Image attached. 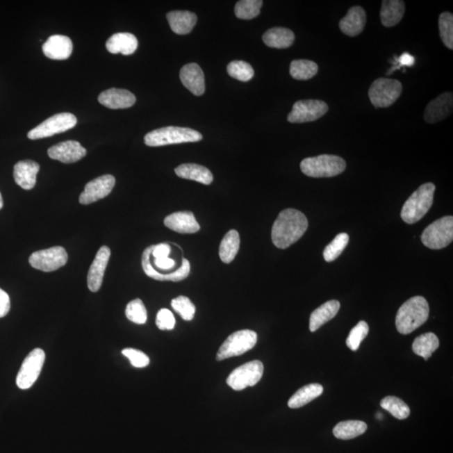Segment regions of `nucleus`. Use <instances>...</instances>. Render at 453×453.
I'll use <instances>...</instances> for the list:
<instances>
[{
    "mask_svg": "<svg viewBox=\"0 0 453 453\" xmlns=\"http://www.w3.org/2000/svg\"><path fill=\"white\" fill-rule=\"evenodd\" d=\"M172 246L171 242H161L145 250L142 267L149 277L156 281L177 282L189 276V261L183 257V252L173 254Z\"/></svg>",
    "mask_w": 453,
    "mask_h": 453,
    "instance_id": "nucleus-1",
    "label": "nucleus"
},
{
    "mask_svg": "<svg viewBox=\"0 0 453 453\" xmlns=\"http://www.w3.org/2000/svg\"><path fill=\"white\" fill-rule=\"evenodd\" d=\"M308 221L302 212L297 209L283 210L274 221L271 238L279 249H287L304 236Z\"/></svg>",
    "mask_w": 453,
    "mask_h": 453,
    "instance_id": "nucleus-2",
    "label": "nucleus"
},
{
    "mask_svg": "<svg viewBox=\"0 0 453 453\" xmlns=\"http://www.w3.org/2000/svg\"><path fill=\"white\" fill-rule=\"evenodd\" d=\"M428 303L422 297L409 299L400 307L395 318V326L400 333L407 335L418 329L429 318Z\"/></svg>",
    "mask_w": 453,
    "mask_h": 453,
    "instance_id": "nucleus-3",
    "label": "nucleus"
},
{
    "mask_svg": "<svg viewBox=\"0 0 453 453\" xmlns=\"http://www.w3.org/2000/svg\"><path fill=\"white\" fill-rule=\"evenodd\" d=\"M436 186L426 183L420 186L404 202L402 218L408 224H415L426 215L434 204Z\"/></svg>",
    "mask_w": 453,
    "mask_h": 453,
    "instance_id": "nucleus-4",
    "label": "nucleus"
},
{
    "mask_svg": "<svg viewBox=\"0 0 453 453\" xmlns=\"http://www.w3.org/2000/svg\"><path fill=\"white\" fill-rule=\"evenodd\" d=\"M202 140L201 133L190 128L168 126L155 129L145 136V143L148 147H157L164 145L189 142H198Z\"/></svg>",
    "mask_w": 453,
    "mask_h": 453,
    "instance_id": "nucleus-5",
    "label": "nucleus"
},
{
    "mask_svg": "<svg viewBox=\"0 0 453 453\" xmlns=\"http://www.w3.org/2000/svg\"><path fill=\"white\" fill-rule=\"evenodd\" d=\"M345 160L333 155L306 158L301 163L302 172L307 176L314 178L336 176L345 172Z\"/></svg>",
    "mask_w": 453,
    "mask_h": 453,
    "instance_id": "nucleus-6",
    "label": "nucleus"
},
{
    "mask_svg": "<svg viewBox=\"0 0 453 453\" xmlns=\"http://www.w3.org/2000/svg\"><path fill=\"white\" fill-rule=\"evenodd\" d=\"M257 339V333L252 330L236 331L225 340L218 349L216 358L217 361L247 353L256 346Z\"/></svg>",
    "mask_w": 453,
    "mask_h": 453,
    "instance_id": "nucleus-7",
    "label": "nucleus"
},
{
    "mask_svg": "<svg viewBox=\"0 0 453 453\" xmlns=\"http://www.w3.org/2000/svg\"><path fill=\"white\" fill-rule=\"evenodd\" d=\"M453 240V217L447 216L432 222L422 234L423 245L431 249L446 248Z\"/></svg>",
    "mask_w": 453,
    "mask_h": 453,
    "instance_id": "nucleus-8",
    "label": "nucleus"
},
{
    "mask_svg": "<svg viewBox=\"0 0 453 453\" xmlns=\"http://www.w3.org/2000/svg\"><path fill=\"white\" fill-rule=\"evenodd\" d=\"M402 89V84L398 80L378 79L369 89L370 99L376 108H388L400 98Z\"/></svg>",
    "mask_w": 453,
    "mask_h": 453,
    "instance_id": "nucleus-9",
    "label": "nucleus"
},
{
    "mask_svg": "<svg viewBox=\"0 0 453 453\" xmlns=\"http://www.w3.org/2000/svg\"><path fill=\"white\" fill-rule=\"evenodd\" d=\"M78 123L76 116L71 113H60L50 117L43 123L28 133L30 140H39L51 137L56 133L66 132L76 126Z\"/></svg>",
    "mask_w": 453,
    "mask_h": 453,
    "instance_id": "nucleus-10",
    "label": "nucleus"
},
{
    "mask_svg": "<svg viewBox=\"0 0 453 453\" xmlns=\"http://www.w3.org/2000/svg\"><path fill=\"white\" fill-rule=\"evenodd\" d=\"M263 374L264 365L258 360H254L234 370L226 379V384L234 390H242L247 387L256 386L261 379Z\"/></svg>",
    "mask_w": 453,
    "mask_h": 453,
    "instance_id": "nucleus-11",
    "label": "nucleus"
},
{
    "mask_svg": "<svg viewBox=\"0 0 453 453\" xmlns=\"http://www.w3.org/2000/svg\"><path fill=\"white\" fill-rule=\"evenodd\" d=\"M44 360L46 354L42 349H35L28 354L16 378L19 389L28 390L33 386L42 372Z\"/></svg>",
    "mask_w": 453,
    "mask_h": 453,
    "instance_id": "nucleus-12",
    "label": "nucleus"
},
{
    "mask_svg": "<svg viewBox=\"0 0 453 453\" xmlns=\"http://www.w3.org/2000/svg\"><path fill=\"white\" fill-rule=\"evenodd\" d=\"M329 111V105L324 101L307 99L297 101L293 105V110L287 117V120L293 124L313 122Z\"/></svg>",
    "mask_w": 453,
    "mask_h": 453,
    "instance_id": "nucleus-13",
    "label": "nucleus"
},
{
    "mask_svg": "<svg viewBox=\"0 0 453 453\" xmlns=\"http://www.w3.org/2000/svg\"><path fill=\"white\" fill-rule=\"evenodd\" d=\"M68 260L66 249L62 246H55L52 248L40 250L31 254L29 262L33 268L51 272L67 264Z\"/></svg>",
    "mask_w": 453,
    "mask_h": 453,
    "instance_id": "nucleus-14",
    "label": "nucleus"
},
{
    "mask_svg": "<svg viewBox=\"0 0 453 453\" xmlns=\"http://www.w3.org/2000/svg\"><path fill=\"white\" fill-rule=\"evenodd\" d=\"M115 185V178L112 175H104L96 178L85 187L84 191L79 197L80 204L88 205L103 199L110 194Z\"/></svg>",
    "mask_w": 453,
    "mask_h": 453,
    "instance_id": "nucleus-15",
    "label": "nucleus"
},
{
    "mask_svg": "<svg viewBox=\"0 0 453 453\" xmlns=\"http://www.w3.org/2000/svg\"><path fill=\"white\" fill-rule=\"evenodd\" d=\"M86 155V149L75 140L65 141L48 149V156L51 159L59 160L65 164L76 163Z\"/></svg>",
    "mask_w": 453,
    "mask_h": 453,
    "instance_id": "nucleus-16",
    "label": "nucleus"
},
{
    "mask_svg": "<svg viewBox=\"0 0 453 453\" xmlns=\"http://www.w3.org/2000/svg\"><path fill=\"white\" fill-rule=\"evenodd\" d=\"M452 92H444L429 103L424 113V120L429 124L438 123L452 115Z\"/></svg>",
    "mask_w": 453,
    "mask_h": 453,
    "instance_id": "nucleus-17",
    "label": "nucleus"
},
{
    "mask_svg": "<svg viewBox=\"0 0 453 453\" xmlns=\"http://www.w3.org/2000/svg\"><path fill=\"white\" fill-rule=\"evenodd\" d=\"M110 256L111 250L108 246L101 247L97 253L88 274V286L92 293H97L102 286L105 270Z\"/></svg>",
    "mask_w": 453,
    "mask_h": 453,
    "instance_id": "nucleus-18",
    "label": "nucleus"
},
{
    "mask_svg": "<svg viewBox=\"0 0 453 453\" xmlns=\"http://www.w3.org/2000/svg\"><path fill=\"white\" fill-rule=\"evenodd\" d=\"M72 40L66 35H55L50 36L43 44V53L52 60H66L72 53Z\"/></svg>",
    "mask_w": 453,
    "mask_h": 453,
    "instance_id": "nucleus-19",
    "label": "nucleus"
},
{
    "mask_svg": "<svg viewBox=\"0 0 453 453\" xmlns=\"http://www.w3.org/2000/svg\"><path fill=\"white\" fill-rule=\"evenodd\" d=\"M181 83L194 95L201 96L205 92V76L199 65H185L180 72Z\"/></svg>",
    "mask_w": 453,
    "mask_h": 453,
    "instance_id": "nucleus-20",
    "label": "nucleus"
},
{
    "mask_svg": "<svg viewBox=\"0 0 453 453\" xmlns=\"http://www.w3.org/2000/svg\"><path fill=\"white\" fill-rule=\"evenodd\" d=\"M367 15L361 6H354L339 22L340 30L350 38L359 35L365 29Z\"/></svg>",
    "mask_w": 453,
    "mask_h": 453,
    "instance_id": "nucleus-21",
    "label": "nucleus"
},
{
    "mask_svg": "<svg viewBox=\"0 0 453 453\" xmlns=\"http://www.w3.org/2000/svg\"><path fill=\"white\" fill-rule=\"evenodd\" d=\"M99 102L111 109L128 108L136 102L135 96L125 89L110 88L101 92Z\"/></svg>",
    "mask_w": 453,
    "mask_h": 453,
    "instance_id": "nucleus-22",
    "label": "nucleus"
},
{
    "mask_svg": "<svg viewBox=\"0 0 453 453\" xmlns=\"http://www.w3.org/2000/svg\"><path fill=\"white\" fill-rule=\"evenodd\" d=\"M164 224L168 229L180 233H195L200 225L192 212H176L165 218Z\"/></svg>",
    "mask_w": 453,
    "mask_h": 453,
    "instance_id": "nucleus-23",
    "label": "nucleus"
},
{
    "mask_svg": "<svg viewBox=\"0 0 453 453\" xmlns=\"http://www.w3.org/2000/svg\"><path fill=\"white\" fill-rule=\"evenodd\" d=\"M40 171V165L35 161L27 160L19 161L14 167V178L16 184L25 190L34 188L36 176Z\"/></svg>",
    "mask_w": 453,
    "mask_h": 453,
    "instance_id": "nucleus-24",
    "label": "nucleus"
},
{
    "mask_svg": "<svg viewBox=\"0 0 453 453\" xmlns=\"http://www.w3.org/2000/svg\"><path fill=\"white\" fill-rule=\"evenodd\" d=\"M106 48L112 54L132 55L138 48V40L133 34L126 32L117 33L107 40Z\"/></svg>",
    "mask_w": 453,
    "mask_h": 453,
    "instance_id": "nucleus-25",
    "label": "nucleus"
},
{
    "mask_svg": "<svg viewBox=\"0 0 453 453\" xmlns=\"http://www.w3.org/2000/svg\"><path fill=\"white\" fill-rule=\"evenodd\" d=\"M167 18L173 32L178 35H187L191 32L197 22V15L190 11L175 10L169 12Z\"/></svg>",
    "mask_w": 453,
    "mask_h": 453,
    "instance_id": "nucleus-26",
    "label": "nucleus"
},
{
    "mask_svg": "<svg viewBox=\"0 0 453 453\" xmlns=\"http://www.w3.org/2000/svg\"><path fill=\"white\" fill-rule=\"evenodd\" d=\"M263 40L267 47L276 49H286L293 46L295 34L293 31L283 27H274L265 32Z\"/></svg>",
    "mask_w": 453,
    "mask_h": 453,
    "instance_id": "nucleus-27",
    "label": "nucleus"
},
{
    "mask_svg": "<svg viewBox=\"0 0 453 453\" xmlns=\"http://www.w3.org/2000/svg\"><path fill=\"white\" fill-rule=\"evenodd\" d=\"M178 176L183 179L196 181L204 185L213 183V176L210 170L197 164H183L175 169Z\"/></svg>",
    "mask_w": 453,
    "mask_h": 453,
    "instance_id": "nucleus-28",
    "label": "nucleus"
},
{
    "mask_svg": "<svg viewBox=\"0 0 453 453\" xmlns=\"http://www.w3.org/2000/svg\"><path fill=\"white\" fill-rule=\"evenodd\" d=\"M340 309V302L336 300L327 302L315 309L310 317V331H315L322 325L336 317Z\"/></svg>",
    "mask_w": 453,
    "mask_h": 453,
    "instance_id": "nucleus-29",
    "label": "nucleus"
},
{
    "mask_svg": "<svg viewBox=\"0 0 453 453\" xmlns=\"http://www.w3.org/2000/svg\"><path fill=\"white\" fill-rule=\"evenodd\" d=\"M404 14V3L400 0H384L380 19L384 26L393 27L400 22Z\"/></svg>",
    "mask_w": 453,
    "mask_h": 453,
    "instance_id": "nucleus-30",
    "label": "nucleus"
},
{
    "mask_svg": "<svg viewBox=\"0 0 453 453\" xmlns=\"http://www.w3.org/2000/svg\"><path fill=\"white\" fill-rule=\"evenodd\" d=\"M323 393V387L320 384H310L301 388L296 392L288 402V406L291 409H297L313 402Z\"/></svg>",
    "mask_w": 453,
    "mask_h": 453,
    "instance_id": "nucleus-31",
    "label": "nucleus"
},
{
    "mask_svg": "<svg viewBox=\"0 0 453 453\" xmlns=\"http://www.w3.org/2000/svg\"><path fill=\"white\" fill-rule=\"evenodd\" d=\"M240 246V234L236 230H230L225 234L220 246V257L225 264L231 263L237 256Z\"/></svg>",
    "mask_w": 453,
    "mask_h": 453,
    "instance_id": "nucleus-32",
    "label": "nucleus"
},
{
    "mask_svg": "<svg viewBox=\"0 0 453 453\" xmlns=\"http://www.w3.org/2000/svg\"><path fill=\"white\" fill-rule=\"evenodd\" d=\"M439 339L436 335L432 333H427L419 336L414 340L412 349L416 355L427 360L431 357L432 354L438 349Z\"/></svg>",
    "mask_w": 453,
    "mask_h": 453,
    "instance_id": "nucleus-33",
    "label": "nucleus"
},
{
    "mask_svg": "<svg viewBox=\"0 0 453 453\" xmlns=\"http://www.w3.org/2000/svg\"><path fill=\"white\" fill-rule=\"evenodd\" d=\"M367 425L360 420H346L339 422L333 429L336 438L342 440H350L365 434Z\"/></svg>",
    "mask_w": 453,
    "mask_h": 453,
    "instance_id": "nucleus-34",
    "label": "nucleus"
},
{
    "mask_svg": "<svg viewBox=\"0 0 453 453\" xmlns=\"http://www.w3.org/2000/svg\"><path fill=\"white\" fill-rule=\"evenodd\" d=\"M318 64L310 60H294L290 63V74L294 79L309 80L318 74Z\"/></svg>",
    "mask_w": 453,
    "mask_h": 453,
    "instance_id": "nucleus-35",
    "label": "nucleus"
},
{
    "mask_svg": "<svg viewBox=\"0 0 453 453\" xmlns=\"http://www.w3.org/2000/svg\"><path fill=\"white\" fill-rule=\"evenodd\" d=\"M380 406L399 420L406 419L411 414L410 407L402 400L395 396H387L384 398L380 402Z\"/></svg>",
    "mask_w": 453,
    "mask_h": 453,
    "instance_id": "nucleus-36",
    "label": "nucleus"
},
{
    "mask_svg": "<svg viewBox=\"0 0 453 453\" xmlns=\"http://www.w3.org/2000/svg\"><path fill=\"white\" fill-rule=\"evenodd\" d=\"M263 6L261 0H242L236 6V15L238 19H252L261 13Z\"/></svg>",
    "mask_w": 453,
    "mask_h": 453,
    "instance_id": "nucleus-37",
    "label": "nucleus"
},
{
    "mask_svg": "<svg viewBox=\"0 0 453 453\" xmlns=\"http://www.w3.org/2000/svg\"><path fill=\"white\" fill-rule=\"evenodd\" d=\"M349 242V234L341 233L334 238V240L327 245L323 252V257L327 262H331L338 258Z\"/></svg>",
    "mask_w": 453,
    "mask_h": 453,
    "instance_id": "nucleus-38",
    "label": "nucleus"
},
{
    "mask_svg": "<svg viewBox=\"0 0 453 453\" xmlns=\"http://www.w3.org/2000/svg\"><path fill=\"white\" fill-rule=\"evenodd\" d=\"M226 71L230 76L240 80L241 82H248L254 76L252 65L244 62V60H233L228 65Z\"/></svg>",
    "mask_w": 453,
    "mask_h": 453,
    "instance_id": "nucleus-39",
    "label": "nucleus"
},
{
    "mask_svg": "<svg viewBox=\"0 0 453 453\" xmlns=\"http://www.w3.org/2000/svg\"><path fill=\"white\" fill-rule=\"evenodd\" d=\"M440 39L449 49H453V15L450 12H443L439 17Z\"/></svg>",
    "mask_w": 453,
    "mask_h": 453,
    "instance_id": "nucleus-40",
    "label": "nucleus"
},
{
    "mask_svg": "<svg viewBox=\"0 0 453 453\" xmlns=\"http://www.w3.org/2000/svg\"><path fill=\"white\" fill-rule=\"evenodd\" d=\"M125 315L129 321L136 324H145L147 321V311L140 299H135L129 303Z\"/></svg>",
    "mask_w": 453,
    "mask_h": 453,
    "instance_id": "nucleus-41",
    "label": "nucleus"
},
{
    "mask_svg": "<svg viewBox=\"0 0 453 453\" xmlns=\"http://www.w3.org/2000/svg\"><path fill=\"white\" fill-rule=\"evenodd\" d=\"M172 306L185 321H191L196 313V307L187 297L180 296L172 301Z\"/></svg>",
    "mask_w": 453,
    "mask_h": 453,
    "instance_id": "nucleus-42",
    "label": "nucleus"
},
{
    "mask_svg": "<svg viewBox=\"0 0 453 453\" xmlns=\"http://www.w3.org/2000/svg\"><path fill=\"white\" fill-rule=\"evenodd\" d=\"M370 327L365 321H360L353 329L351 330L349 337L347 338V346L352 351H357L363 340L369 333Z\"/></svg>",
    "mask_w": 453,
    "mask_h": 453,
    "instance_id": "nucleus-43",
    "label": "nucleus"
},
{
    "mask_svg": "<svg viewBox=\"0 0 453 453\" xmlns=\"http://www.w3.org/2000/svg\"><path fill=\"white\" fill-rule=\"evenodd\" d=\"M122 354L126 357L132 366L135 368H145L149 365V359L148 356L140 350L135 349H124Z\"/></svg>",
    "mask_w": 453,
    "mask_h": 453,
    "instance_id": "nucleus-44",
    "label": "nucleus"
},
{
    "mask_svg": "<svg viewBox=\"0 0 453 453\" xmlns=\"http://www.w3.org/2000/svg\"><path fill=\"white\" fill-rule=\"evenodd\" d=\"M156 323L160 330H172L176 324L175 317L171 311L163 308L158 311Z\"/></svg>",
    "mask_w": 453,
    "mask_h": 453,
    "instance_id": "nucleus-45",
    "label": "nucleus"
},
{
    "mask_svg": "<svg viewBox=\"0 0 453 453\" xmlns=\"http://www.w3.org/2000/svg\"><path fill=\"white\" fill-rule=\"evenodd\" d=\"M10 310V298L5 290L0 288V318L6 317Z\"/></svg>",
    "mask_w": 453,
    "mask_h": 453,
    "instance_id": "nucleus-46",
    "label": "nucleus"
},
{
    "mask_svg": "<svg viewBox=\"0 0 453 453\" xmlns=\"http://www.w3.org/2000/svg\"><path fill=\"white\" fill-rule=\"evenodd\" d=\"M415 62V60L413 56H411L409 53H407V52L400 56L399 59L400 66H413Z\"/></svg>",
    "mask_w": 453,
    "mask_h": 453,
    "instance_id": "nucleus-47",
    "label": "nucleus"
},
{
    "mask_svg": "<svg viewBox=\"0 0 453 453\" xmlns=\"http://www.w3.org/2000/svg\"><path fill=\"white\" fill-rule=\"evenodd\" d=\"M3 197L1 193H0V209L3 208Z\"/></svg>",
    "mask_w": 453,
    "mask_h": 453,
    "instance_id": "nucleus-48",
    "label": "nucleus"
}]
</instances>
